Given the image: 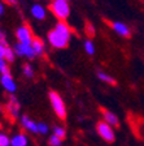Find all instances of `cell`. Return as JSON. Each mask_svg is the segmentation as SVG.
<instances>
[{
    "label": "cell",
    "mask_w": 144,
    "mask_h": 146,
    "mask_svg": "<svg viewBox=\"0 0 144 146\" xmlns=\"http://www.w3.org/2000/svg\"><path fill=\"white\" fill-rule=\"evenodd\" d=\"M0 146H11V137L3 131H0Z\"/></svg>",
    "instance_id": "obj_20"
},
{
    "label": "cell",
    "mask_w": 144,
    "mask_h": 146,
    "mask_svg": "<svg viewBox=\"0 0 144 146\" xmlns=\"http://www.w3.org/2000/svg\"><path fill=\"white\" fill-rule=\"evenodd\" d=\"M13 50H14L17 56H25V58L30 59V60L35 59V56H36V54H35V51H34L31 44H24V43L17 42L14 46H13Z\"/></svg>",
    "instance_id": "obj_6"
},
{
    "label": "cell",
    "mask_w": 144,
    "mask_h": 146,
    "mask_svg": "<svg viewBox=\"0 0 144 146\" xmlns=\"http://www.w3.org/2000/svg\"><path fill=\"white\" fill-rule=\"evenodd\" d=\"M3 13H4V4L0 1V16L3 15Z\"/></svg>",
    "instance_id": "obj_27"
},
{
    "label": "cell",
    "mask_w": 144,
    "mask_h": 146,
    "mask_svg": "<svg viewBox=\"0 0 144 146\" xmlns=\"http://www.w3.org/2000/svg\"><path fill=\"white\" fill-rule=\"evenodd\" d=\"M22 73H24V76L27 77V78H33L34 77V69L30 64H25L24 68H22Z\"/></svg>",
    "instance_id": "obj_22"
},
{
    "label": "cell",
    "mask_w": 144,
    "mask_h": 146,
    "mask_svg": "<svg viewBox=\"0 0 144 146\" xmlns=\"http://www.w3.org/2000/svg\"><path fill=\"white\" fill-rule=\"evenodd\" d=\"M86 30H87V35L88 36H93V35H95V27H93L90 22H88L87 26H86Z\"/></svg>",
    "instance_id": "obj_24"
},
{
    "label": "cell",
    "mask_w": 144,
    "mask_h": 146,
    "mask_svg": "<svg viewBox=\"0 0 144 146\" xmlns=\"http://www.w3.org/2000/svg\"><path fill=\"white\" fill-rule=\"evenodd\" d=\"M5 111L9 115V117L12 120H16V119H20V111H21V104L18 102V99L14 97V95H11L5 104Z\"/></svg>",
    "instance_id": "obj_5"
},
{
    "label": "cell",
    "mask_w": 144,
    "mask_h": 146,
    "mask_svg": "<svg viewBox=\"0 0 144 146\" xmlns=\"http://www.w3.org/2000/svg\"><path fill=\"white\" fill-rule=\"evenodd\" d=\"M70 35H72L70 27L66 25V22L60 21L55 26L53 30L48 33V42L55 48H65L69 44Z\"/></svg>",
    "instance_id": "obj_1"
},
{
    "label": "cell",
    "mask_w": 144,
    "mask_h": 146,
    "mask_svg": "<svg viewBox=\"0 0 144 146\" xmlns=\"http://www.w3.org/2000/svg\"><path fill=\"white\" fill-rule=\"evenodd\" d=\"M7 47H8L7 44H4V43H0V59H4V55H5Z\"/></svg>",
    "instance_id": "obj_25"
},
{
    "label": "cell",
    "mask_w": 144,
    "mask_h": 146,
    "mask_svg": "<svg viewBox=\"0 0 144 146\" xmlns=\"http://www.w3.org/2000/svg\"><path fill=\"white\" fill-rule=\"evenodd\" d=\"M11 146H29V137L24 133H16L11 137Z\"/></svg>",
    "instance_id": "obj_12"
},
{
    "label": "cell",
    "mask_w": 144,
    "mask_h": 146,
    "mask_svg": "<svg viewBox=\"0 0 144 146\" xmlns=\"http://www.w3.org/2000/svg\"><path fill=\"white\" fill-rule=\"evenodd\" d=\"M38 132H39V134H42V136H47V134L49 133V125L43 121L38 123Z\"/></svg>",
    "instance_id": "obj_21"
},
{
    "label": "cell",
    "mask_w": 144,
    "mask_h": 146,
    "mask_svg": "<svg viewBox=\"0 0 144 146\" xmlns=\"http://www.w3.org/2000/svg\"><path fill=\"white\" fill-rule=\"evenodd\" d=\"M112 29H113L118 35L125 36V38H129V36L131 35V31H130L129 26H127L126 24H123V22H120V21L112 22Z\"/></svg>",
    "instance_id": "obj_11"
},
{
    "label": "cell",
    "mask_w": 144,
    "mask_h": 146,
    "mask_svg": "<svg viewBox=\"0 0 144 146\" xmlns=\"http://www.w3.org/2000/svg\"><path fill=\"white\" fill-rule=\"evenodd\" d=\"M84 50H86V52H87L88 55L95 54V44H93V42L91 39H87L84 42Z\"/></svg>",
    "instance_id": "obj_23"
},
{
    "label": "cell",
    "mask_w": 144,
    "mask_h": 146,
    "mask_svg": "<svg viewBox=\"0 0 144 146\" xmlns=\"http://www.w3.org/2000/svg\"><path fill=\"white\" fill-rule=\"evenodd\" d=\"M66 1H69V0H66Z\"/></svg>",
    "instance_id": "obj_31"
},
{
    "label": "cell",
    "mask_w": 144,
    "mask_h": 146,
    "mask_svg": "<svg viewBox=\"0 0 144 146\" xmlns=\"http://www.w3.org/2000/svg\"><path fill=\"white\" fill-rule=\"evenodd\" d=\"M31 15H33L34 18L42 21V20H44L45 18L47 11H45V8L43 5H40V4H34V5L31 7Z\"/></svg>",
    "instance_id": "obj_13"
},
{
    "label": "cell",
    "mask_w": 144,
    "mask_h": 146,
    "mask_svg": "<svg viewBox=\"0 0 144 146\" xmlns=\"http://www.w3.org/2000/svg\"><path fill=\"white\" fill-rule=\"evenodd\" d=\"M0 131H1V124H0Z\"/></svg>",
    "instance_id": "obj_30"
},
{
    "label": "cell",
    "mask_w": 144,
    "mask_h": 146,
    "mask_svg": "<svg viewBox=\"0 0 144 146\" xmlns=\"http://www.w3.org/2000/svg\"><path fill=\"white\" fill-rule=\"evenodd\" d=\"M97 77H99L100 81L105 82V84H108V85H117V81L113 78V77L110 76V74H108L107 72H103V70H97Z\"/></svg>",
    "instance_id": "obj_14"
},
{
    "label": "cell",
    "mask_w": 144,
    "mask_h": 146,
    "mask_svg": "<svg viewBox=\"0 0 144 146\" xmlns=\"http://www.w3.org/2000/svg\"><path fill=\"white\" fill-rule=\"evenodd\" d=\"M0 85L11 95H13L17 91V84L11 74H0Z\"/></svg>",
    "instance_id": "obj_9"
},
{
    "label": "cell",
    "mask_w": 144,
    "mask_h": 146,
    "mask_svg": "<svg viewBox=\"0 0 144 146\" xmlns=\"http://www.w3.org/2000/svg\"><path fill=\"white\" fill-rule=\"evenodd\" d=\"M62 141L64 140H61L60 137H57V136H55V134H51V136L48 137V146H61L62 145Z\"/></svg>",
    "instance_id": "obj_18"
},
{
    "label": "cell",
    "mask_w": 144,
    "mask_h": 146,
    "mask_svg": "<svg viewBox=\"0 0 144 146\" xmlns=\"http://www.w3.org/2000/svg\"><path fill=\"white\" fill-rule=\"evenodd\" d=\"M0 74H11L8 61L5 59H0Z\"/></svg>",
    "instance_id": "obj_19"
},
{
    "label": "cell",
    "mask_w": 144,
    "mask_h": 146,
    "mask_svg": "<svg viewBox=\"0 0 144 146\" xmlns=\"http://www.w3.org/2000/svg\"><path fill=\"white\" fill-rule=\"evenodd\" d=\"M20 125L24 128L27 133L39 134V132H38V123L35 120H33L30 116H27V115L20 116Z\"/></svg>",
    "instance_id": "obj_8"
},
{
    "label": "cell",
    "mask_w": 144,
    "mask_h": 146,
    "mask_svg": "<svg viewBox=\"0 0 144 146\" xmlns=\"http://www.w3.org/2000/svg\"><path fill=\"white\" fill-rule=\"evenodd\" d=\"M16 52H14V50L12 48V47H7V51H5V55H4V59H5L8 63H13V61L16 60Z\"/></svg>",
    "instance_id": "obj_17"
},
{
    "label": "cell",
    "mask_w": 144,
    "mask_h": 146,
    "mask_svg": "<svg viewBox=\"0 0 144 146\" xmlns=\"http://www.w3.org/2000/svg\"><path fill=\"white\" fill-rule=\"evenodd\" d=\"M31 46H33V48H34V51H35L36 56H42L43 52H44V43H43V40L38 39V38H34Z\"/></svg>",
    "instance_id": "obj_15"
},
{
    "label": "cell",
    "mask_w": 144,
    "mask_h": 146,
    "mask_svg": "<svg viewBox=\"0 0 144 146\" xmlns=\"http://www.w3.org/2000/svg\"><path fill=\"white\" fill-rule=\"evenodd\" d=\"M48 8L51 9L53 16L59 18L60 21H65L70 15V5L69 1H66V0H52Z\"/></svg>",
    "instance_id": "obj_3"
},
{
    "label": "cell",
    "mask_w": 144,
    "mask_h": 146,
    "mask_svg": "<svg viewBox=\"0 0 144 146\" xmlns=\"http://www.w3.org/2000/svg\"><path fill=\"white\" fill-rule=\"evenodd\" d=\"M101 115H103V120H104L107 124L110 125V127H113V128L120 127V119H118V116L114 112H112L109 110H103Z\"/></svg>",
    "instance_id": "obj_10"
},
{
    "label": "cell",
    "mask_w": 144,
    "mask_h": 146,
    "mask_svg": "<svg viewBox=\"0 0 144 146\" xmlns=\"http://www.w3.org/2000/svg\"><path fill=\"white\" fill-rule=\"evenodd\" d=\"M5 1L8 4H16V3H17V0H5Z\"/></svg>",
    "instance_id": "obj_28"
},
{
    "label": "cell",
    "mask_w": 144,
    "mask_h": 146,
    "mask_svg": "<svg viewBox=\"0 0 144 146\" xmlns=\"http://www.w3.org/2000/svg\"><path fill=\"white\" fill-rule=\"evenodd\" d=\"M52 134H55V136H57V137H60L61 140H65L66 136H68L66 129L64 127H61V125H55V127L52 128Z\"/></svg>",
    "instance_id": "obj_16"
},
{
    "label": "cell",
    "mask_w": 144,
    "mask_h": 146,
    "mask_svg": "<svg viewBox=\"0 0 144 146\" xmlns=\"http://www.w3.org/2000/svg\"><path fill=\"white\" fill-rule=\"evenodd\" d=\"M0 111H3V107H1V104H0Z\"/></svg>",
    "instance_id": "obj_29"
},
{
    "label": "cell",
    "mask_w": 144,
    "mask_h": 146,
    "mask_svg": "<svg viewBox=\"0 0 144 146\" xmlns=\"http://www.w3.org/2000/svg\"><path fill=\"white\" fill-rule=\"evenodd\" d=\"M16 36H17V40L20 43H24V44H31L34 40V36L31 34V30L29 29V26L26 25H22L17 29L16 31Z\"/></svg>",
    "instance_id": "obj_7"
},
{
    "label": "cell",
    "mask_w": 144,
    "mask_h": 146,
    "mask_svg": "<svg viewBox=\"0 0 144 146\" xmlns=\"http://www.w3.org/2000/svg\"><path fill=\"white\" fill-rule=\"evenodd\" d=\"M48 99H49V103H51V107L53 108L56 116L60 120H65L66 116H68V110H66L65 102L61 98V95L57 93V91L51 90L48 93Z\"/></svg>",
    "instance_id": "obj_2"
},
{
    "label": "cell",
    "mask_w": 144,
    "mask_h": 146,
    "mask_svg": "<svg viewBox=\"0 0 144 146\" xmlns=\"http://www.w3.org/2000/svg\"><path fill=\"white\" fill-rule=\"evenodd\" d=\"M96 132L100 136V138L103 141H105L107 143H113L116 141L114 128L110 127L109 124H107L104 120H100V121L96 123Z\"/></svg>",
    "instance_id": "obj_4"
},
{
    "label": "cell",
    "mask_w": 144,
    "mask_h": 146,
    "mask_svg": "<svg viewBox=\"0 0 144 146\" xmlns=\"http://www.w3.org/2000/svg\"><path fill=\"white\" fill-rule=\"evenodd\" d=\"M0 43L7 44V38H5V34H4L3 30H0Z\"/></svg>",
    "instance_id": "obj_26"
}]
</instances>
